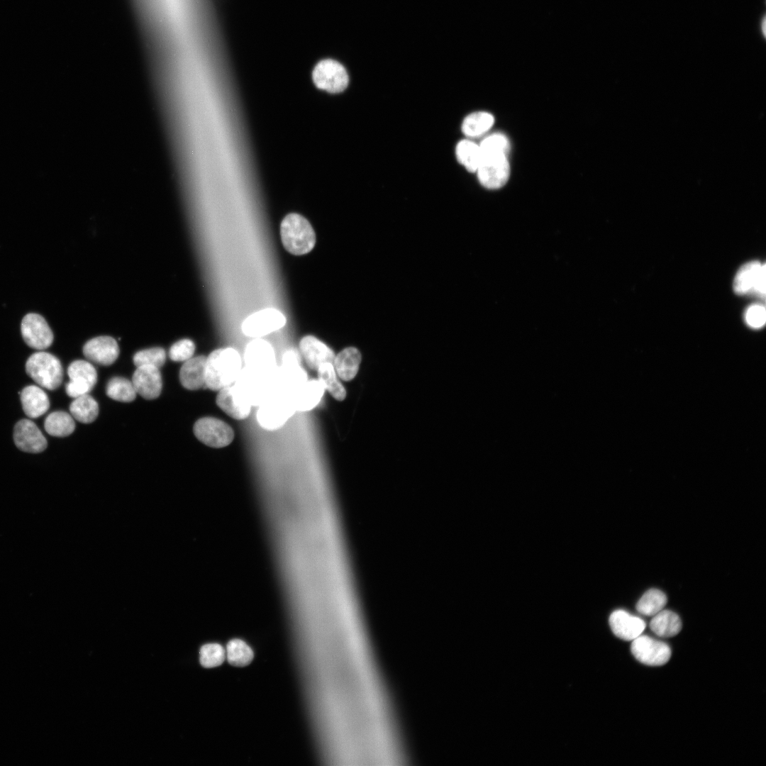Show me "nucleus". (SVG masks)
Here are the masks:
<instances>
[{"label": "nucleus", "instance_id": "1", "mask_svg": "<svg viewBox=\"0 0 766 766\" xmlns=\"http://www.w3.org/2000/svg\"><path fill=\"white\" fill-rule=\"evenodd\" d=\"M242 370L240 356L232 348H219L206 357L205 384L213 391L235 382Z\"/></svg>", "mask_w": 766, "mask_h": 766}, {"label": "nucleus", "instance_id": "2", "mask_svg": "<svg viewBox=\"0 0 766 766\" xmlns=\"http://www.w3.org/2000/svg\"><path fill=\"white\" fill-rule=\"evenodd\" d=\"M280 235L284 248L294 255L309 253L316 242V233L309 221L296 213H289L283 218Z\"/></svg>", "mask_w": 766, "mask_h": 766}, {"label": "nucleus", "instance_id": "3", "mask_svg": "<svg viewBox=\"0 0 766 766\" xmlns=\"http://www.w3.org/2000/svg\"><path fill=\"white\" fill-rule=\"evenodd\" d=\"M233 386L250 406H260L275 392L272 375L247 367L242 368Z\"/></svg>", "mask_w": 766, "mask_h": 766}, {"label": "nucleus", "instance_id": "4", "mask_svg": "<svg viewBox=\"0 0 766 766\" xmlns=\"http://www.w3.org/2000/svg\"><path fill=\"white\" fill-rule=\"evenodd\" d=\"M26 371L38 385L49 390L57 389L62 381L63 370L60 360L46 352H37L26 361Z\"/></svg>", "mask_w": 766, "mask_h": 766}, {"label": "nucleus", "instance_id": "5", "mask_svg": "<svg viewBox=\"0 0 766 766\" xmlns=\"http://www.w3.org/2000/svg\"><path fill=\"white\" fill-rule=\"evenodd\" d=\"M259 406L257 422L262 428L269 431L283 426L296 411L291 396L277 392Z\"/></svg>", "mask_w": 766, "mask_h": 766}, {"label": "nucleus", "instance_id": "6", "mask_svg": "<svg viewBox=\"0 0 766 766\" xmlns=\"http://www.w3.org/2000/svg\"><path fill=\"white\" fill-rule=\"evenodd\" d=\"M195 436L204 444L212 448H223L234 438L232 428L222 420L213 417L199 418L194 425Z\"/></svg>", "mask_w": 766, "mask_h": 766}, {"label": "nucleus", "instance_id": "7", "mask_svg": "<svg viewBox=\"0 0 766 766\" xmlns=\"http://www.w3.org/2000/svg\"><path fill=\"white\" fill-rule=\"evenodd\" d=\"M765 265L757 261L748 262L738 271L733 280V289L737 294H751L765 300Z\"/></svg>", "mask_w": 766, "mask_h": 766}, {"label": "nucleus", "instance_id": "8", "mask_svg": "<svg viewBox=\"0 0 766 766\" xmlns=\"http://www.w3.org/2000/svg\"><path fill=\"white\" fill-rule=\"evenodd\" d=\"M312 77L318 89L330 93L343 91L349 82L345 67L338 62L331 59L320 61L313 69Z\"/></svg>", "mask_w": 766, "mask_h": 766}, {"label": "nucleus", "instance_id": "9", "mask_svg": "<svg viewBox=\"0 0 766 766\" xmlns=\"http://www.w3.org/2000/svg\"><path fill=\"white\" fill-rule=\"evenodd\" d=\"M478 179L480 183L489 189H497L504 186L508 181L510 167L506 154H492L482 155L478 168Z\"/></svg>", "mask_w": 766, "mask_h": 766}, {"label": "nucleus", "instance_id": "10", "mask_svg": "<svg viewBox=\"0 0 766 766\" xmlns=\"http://www.w3.org/2000/svg\"><path fill=\"white\" fill-rule=\"evenodd\" d=\"M631 650L636 660L650 666L663 665L671 657V650L667 643L645 635L632 640Z\"/></svg>", "mask_w": 766, "mask_h": 766}, {"label": "nucleus", "instance_id": "11", "mask_svg": "<svg viewBox=\"0 0 766 766\" xmlns=\"http://www.w3.org/2000/svg\"><path fill=\"white\" fill-rule=\"evenodd\" d=\"M286 321L277 309H265L247 317L242 323V331L246 336L259 338L282 328Z\"/></svg>", "mask_w": 766, "mask_h": 766}, {"label": "nucleus", "instance_id": "12", "mask_svg": "<svg viewBox=\"0 0 766 766\" xmlns=\"http://www.w3.org/2000/svg\"><path fill=\"white\" fill-rule=\"evenodd\" d=\"M21 331L25 343L33 349L45 350L52 343V330L40 314H26L21 321Z\"/></svg>", "mask_w": 766, "mask_h": 766}, {"label": "nucleus", "instance_id": "13", "mask_svg": "<svg viewBox=\"0 0 766 766\" xmlns=\"http://www.w3.org/2000/svg\"><path fill=\"white\" fill-rule=\"evenodd\" d=\"M67 374L70 381L65 386L66 393L74 399L88 394L97 381L95 368L85 360L72 362L67 368Z\"/></svg>", "mask_w": 766, "mask_h": 766}, {"label": "nucleus", "instance_id": "14", "mask_svg": "<svg viewBox=\"0 0 766 766\" xmlns=\"http://www.w3.org/2000/svg\"><path fill=\"white\" fill-rule=\"evenodd\" d=\"M245 367L272 374L277 368L272 346L266 340L255 339L250 342L244 353Z\"/></svg>", "mask_w": 766, "mask_h": 766}, {"label": "nucleus", "instance_id": "15", "mask_svg": "<svg viewBox=\"0 0 766 766\" xmlns=\"http://www.w3.org/2000/svg\"><path fill=\"white\" fill-rule=\"evenodd\" d=\"M13 440L19 450L26 453H38L47 448L46 438L35 423L28 419H21L15 425Z\"/></svg>", "mask_w": 766, "mask_h": 766}, {"label": "nucleus", "instance_id": "16", "mask_svg": "<svg viewBox=\"0 0 766 766\" xmlns=\"http://www.w3.org/2000/svg\"><path fill=\"white\" fill-rule=\"evenodd\" d=\"M272 379L275 392L291 396L308 378L300 364L282 363L273 372Z\"/></svg>", "mask_w": 766, "mask_h": 766}, {"label": "nucleus", "instance_id": "17", "mask_svg": "<svg viewBox=\"0 0 766 766\" xmlns=\"http://www.w3.org/2000/svg\"><path fill=\"white\" fill-rule=\"evenodd\" d=\"M83 353L89 360L107 366L113 363L118 358L119 348L117 342L113 338L103 335L87 341L83 347Z\"/></svg>", "mask_w": 766, "mask_h": 766}, {"label": "nucleus", "instance_id": "18", "mask_svg": "<svg viewBox=\"0 0 766 766\" xmlns=\"http://www.w3.org/2000/svg\"><path fill=\"white\" fill-rule=\"evenodd\" d=\"M132 382L136 393L146 399L158 397L162 388L159 368L151 366L137 367L133 374Z\"/></svg>", "mask_w": 766, "mask_h": 766}, {"label": "nucleus", "instance_id": "19", "mask_svg": "<svg viewBox=\"0 0 766 766\" xmlns=\"http://www.w3.org/2000/svg\"><path fill=\"white\" fill-rule=\"evenodd\" d=\"M609 622L614 635L624 640H633L638 637L646 626L640 617L621 609L614 611L610 615Z\"/></svg>", "mask_w": 766, "mask_h": 766}, {"label": "nucleus", "instance_id": "20", "mask_svg": "<svg viewBox=\"0 0 766 766\" xmlns=\"http://www.w3.org/2000/svg\"><path fill=\"white\" fill-rule=\"evenodd\" d=\"M299 348L308 366L316 370L323 363H333V350L313 335H306L299 342Z\"/></svg>", "mask_w": 766, "mask_h": 766}, {"label": "nucleus", "instance_id": "21", "mask_svg": "<svg viewBox=\"0 0 766 766\" xmlns=\"http://www.w3.org/2000/svg\"><path fill=\"white\" fill-rule=\"evenodd\" d=\"M216 401L221 410L236 420L245 419L250 415L251 406L238 396L233 384L220 389Z\"/></svg>", "mask_w": 766, "mask_h": 766}, {"label": "nucleus", "instance_id": "22", "mask_svg": "<svg viewBox=\"0 0 766 766\" xmlns=\"http://www.w3.org/2000/svg\"><path fill=\"white\" fill-rule=\"evenodd\" d=\"M324 392L320 381L313 379L307 380L290 396L296 411H308L319 404Z\"/></svg>", "mask_w": 766, "mask_h": 766}, {"label": "nucleus", "instance_id": "23", "mask_svg": "<svg viewBox=\"0 0 766 766\" xmlns=\"http://www.w3.org/2000/svg\"><path fill=\"white\" fill-rule=\"evenodd\" d=\"M206 357L199 355L186 360L179 371L182 386L189 390H197L205 384Z\"/></svg>", "mask_w": 766, "mask_h": 766}, {"label": "nucleus", "instance_id": "24", "mask_svg": "<svg viewBox=\"0 0 766 766\" xmlns=\"http://www.w3.org/2000/svg\"><path fill=\"white\" fill-rule=\"evenodd\" d=\"M23 410L31 418L43 415L50 407L47 394L35 385L27 386L20 392Z\"/></svg>", "mask_w": 766, "mask_h": 766}, {"label": "nucleus", "instance_id": "25", "mask_svg": "<svg viewBox=\"0 0 766 766\" xmlns=\"http://www.w3.org/2000/svg\"><path fill=\"white\" fill-rule=\"evenodd\" d=\"M360 362V351L354 347H348L335 357L333 365L343 380L350 381L355 377Z\"/></svg>", "mask_w": 766, "mask_h": 766}, {"label": "nucleus", "instance_id": "26", "mask_svg": "<svg viewBox=\"0 0 766 766\" xmlns=\"http://www.w3.org/2000/svg\"><path fill=\"white\" fill-rule=\"evenodd\" d=\"M650 628L657 635L669 638L680 632L682 621L676 613L662 609L653 616L650 622Z\"/></svg>", "mask_w": 766, "mask_h": 766}, {"label": "nucleus", "instance_id": "27", "mask_svg": "<svg viewBox=\"0 0 766 766\" xmlns=\"http://www.w3.org/2000/svg\"><path fill=\"white\" fill-rule=\"evenodd\" d=\"M45 431L55 437H65L70 435L75 428V423L72 415L62 411L50 413L44 422Z\"/></svg>", "mask_w": 766, "mask_h": 766}, {"label": "nucleus", "instance_id": "28", "mask_svg": "<svg viewBox=\"0 0 766 766\" xmlns=\"http://www.w3.org/2000/svg\"><path fill=\"white\" fill-rule=\"evenodd\" d=\"M72 416L83 423L93 422L99 413V406L96 400L88 394L74 398L70 405Z\"/></svg>", "mask_w": 766, "mask_h": 766}, {"label": "nucleus", "instance_id": "29", "mask_svg": "<svg viewBox=\"0 0 766 766\" xmlns=\"http://www.w3.org/2000/svg\"><path fill=\"white\" fill-rule=\"evenodd\" d=\"M494 122V116L487 112L472 113L464 119L462 131L469 137H477L487 132Z\"/></svg>", "mask_w": 766, "mask_h": 766}, {"label": "nucleus", "instance_id": "30", "mask_svg": "<svg viewBox=\"0 0 766 766\" xmlns=\"http://www.w3.org/2000/svg\"><path fill=\"white\" fill-rule=\"evenodd\" d=\"M318 379L325 389L338 401H343L346 396V391L338 380L333 365L330 362L321 364L317 369Z\"/></svg>", "mask_w": 766, "mask_h": 766}, {"label": "nucleus", "instance_id": "31", "mask_svg": "<svg viewBox=\"0 0 766 766\" xmlns=\"http://www.w3.org/2000/svg\"><path fill=\"white\" fill-rule=\"evenodd\" d=\"M457 159L470 172H476L482 159L479 145L470 140L460 141L455 149Z\"/></svg>", "mask_w": 766, "mask_h": 766}, {"label": "nucleus", "instance_id": "32", "mask_svg": "<svg viewBox=\"0 0 766 766\" xmlns=\"http://www.w3.org/2000/svg\"><path fill=\"white\" fill-rule=\"evenodd\" d=\"M667 600L666 595L662 591L650 589L638 600L636 609L643 615L653 616L664 609Z\"/></svg>", "mask_w": 766, "mask_h": 766}, {"label": "nucleus", "instance_id": "33", "mask_svg": "<svg viewBox=\"0 0 766 766\" xmlns=\"http://www.w3.org/2000/svg\"><path fill=\"white\" fill-rule=\"evenodd\" d=\"M106 392L111 399L121 402H131L136 396L132 381L121 377L111 378L106 387Z\"/></svg>", "mask_w": 766, "mask_h": 766}, {"label": "nucleus", "instance_id": "34", "mask_svg": "<svg viewBox=\"0 0 766 766\" xmlns=\"http://www.w3.org/2000/svg\"><path fill=\"white\" fill-rule=\"evenodd\" d=\"M226 656L231 665L243 667L252 661L253 652L245 642L240 639H233L230 640L226 645Z\"/></svg>", "mask_w": 766, "mask_h": 766}, {"label": "nucleus", "instance_id": "35", "mask_svg": "<svg viewBox=\"0 0 766 766\" xmlns=\"http://www.w3.org/2000/svg\"><path fill=\"white\" fill-rule=\"evenodd\" d=\"M165 351L162 348H152L140 350L133 356V362L137 367L151 366L160 368L165 362Z\"/></svg>", "mask_w": 766, "mask_h": 766}, {"label": "nucleus", "instance_id": "36", "mask_svg": "<svg viewBox=\"0 0 766 766\" xmlns=\"http://www.w3.org/2000/svg\"><path fill=\"white\" fill-rule=\"evenodd\" d=\"M199 656L201 665L204 667L211 668L223 663L226 657V652L220 644L208 643L201 648Z\"/></svg>", "mask_w": 766, "mask_h": 766}, {"label": "nucleus", "instance_id": "37", "mask_svg": "<svg viewBox=\"0 0 766 766\" xmlns=\"http://www.w3.org/2000/svg\"><path fill=\"white\" fill-rule=\"evenodd\" d=\"M482 155L492 154H507L509 148V140L501 133L492 134L484 138L479 145Z\"/></svg>", "mask_w": 766, "mask_h": 766}, {"label": "nucleus", "instance_id": "38", "mask_svg": "<svg viewBox=\"0 0 766 766\" xmlns=\"http://www.w3.org/2000/svg\"><path fill=\"white\" fill-rule=\"evenodd\" d=\"M195 345L189 339H182L174 343L169 352L170 357L176 362L186 361L192 357Z\"/></svg>", "mask_w": 766, "mask_h": 766}, {"label": "nucleus", "instance_id": "39", "mask_svg": "<svg viewBox=\"0 0 766 766\" xmlns=\"http://www.w3.org/2000/svg\"><path fill=\"white\" fill-rule=\"evenodd\" d=\"M745 319L749 326L760 328L765 325L766 311L763 305L755 304L750 306L745 313Z\"/></svg>", "mask_w": 766, "mask_h": 766}, {"label": "nucleus", "instance_id": "40", "mask_svg": "<svg viewBox=\"0 0 766 766\" xmlns=\"http://www.w3.org/2000/svg\"><path fill=\"white\" fill-rule=\"evenodd\" d=\"M300 362L299 355L296 350L289 349L284 353L282 356V363L300 364Z\"/></svg>", "mask_w": 766, "mask_h": 766}]
</instances>
